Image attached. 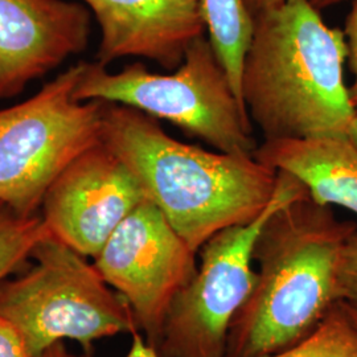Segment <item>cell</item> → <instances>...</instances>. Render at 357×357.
I'll list each match as a JSON object with an SVG mask.
<instances>
[{"instance_id":"cell-1","label":"cell","mask_w":357,"mask_h":357,"mask_svg":"<svg viewBox=\"0 0 357 357\" xmlns=\"http://www.w3.org/2000/svg\"><path fill=\"white\" fill-rule=\"evenodd\" d=\"M101 141L195 253L220 230L252 222L277 191L278 171L255 156L178 141L130 106L103 102Z\"/></svg>"},{"instance_id":"cell-2","label":"cell","mask_w":357,"mask_h":357,"mask_svg":"<svg viewBox=\"0 0 357 357\" xmlns=\"http://www.w3.org/2000/svg\"><path fill=\"white\" fill-rule=\"evenodd\" d=\"M253 20L240 93L265 141L349 135L357 112L344 81V31L307 0H284Z\"/></svg>"},{"instance_id":"cell-3","label":"cell","mask_w":357,"mask_h":357,"mask_svg":"<svg viewBox=\"0 0 357 357\" xmlns=\"http://www.w3.org/2000/svg\"><path fill=\"white\" fill-rule=\"evenodd\" d=\"M356 229L310 195L268 217L253 249L255 286L231 323L225 357L270 355L314 331L339 301L340 257Z\"/></svg>"},{"instance_id":"cell-4","label":"cell","mask_w":357,"mask_h":357,"mask_svg":"<svg viewBox=\"0 0 357 357\" xmlns=\"http://www.w3.org/2000/svg\"><path fill=\"white\" fill-rule=\"evenodd\" d=\"M73 91L78 101L119 103L165 119L217 151L255 156L253 123L225 68L204 35L196 38L183 64L168 75L142 63L112 73L100 63H81Z\"/></svg>"},{"instance_id":"cell-5","label":"cell","mask_w":357,"mask_h":357,"mask_svg":"<svg viewBox=\"0 0 357 357\" xmlns=\"http://www.w3.org/2000/svg\"><path fill=\"white\" fill-rule=\"evenodd\" d=\"M31 259L26 271L0 283V314L20 330L35 356L64 340L90 352L101 339L139 331L126 301L86 257L50 234Z\"/></svg>"},{"instance_id":"cell-6","label":"cell","mask_w":357,"mask_h":357,"mask_svg":"<svg viewBox=\"0 0 357 357\" xmlns=\"http://www.w3.org/2000/svg\"><path fill=\"white\" fill-rule=\"evenodd\" d=\"M78 63L32 98L0 110V203L36 216L52 183L79 153L101 142L102 101L73 96Z\"/></svg>"},{"instance_id":"cell-7","label":"cell","mask_w":357,"mask_h":357,"mask_svg":"<svg viewBox=\"0 0 357 357\" xmlns=\"http://www.w3.org/2000/svg\"><path fill=\"white\" fill-rule=\"evenodd\" d=\"M305 195L310 193L298 178L278 171L275 195L259 216L220 230L202 246L200 266L167 312L160 356H227L231 323L255 286L257 237L277 209Z\"/></svg>"},{"instance_id":"cell-8","label":"cell","mask_w":357,"mask_h":357,"mask_svg":"<svg viewBox=\"0 0 357 357\" xmlns=\"http://www.w3.org/2000/svg\"><path fill=\"white\" fill-rule=\"evenodd\" d=\"M196 255L146 199L94 258V266L126 301L138 330L156 349L171 303L197 270Z\"/></svg>"},{"instance_id":"cell-9","label":"cell","mask_w":357,"mask_h":357,"mask_svg":"<svg viewBox=\"0 0 357 357\" xmlns=\"http://www.w3.org/2000/svg\"><path fill=\"white\" fill-rule=\"evenodd\" d=\"M146 199L131 171L101 141L52 183L41 217L52 236L96 258L115 228Z\"/></svg>"},{"instance_id":"cell-10","label":"cell","mask_w":357,"mask_h":357,"mask_svg":"<svg viewBox=\"0 0 357 357\" xmlns=\"http://www.w3.org/2000/svg\"><path fill=\"white\" fill-rule=\"evenodd\" d=\"M90 11L65 0H0V101L85 51Z\"/></svg>"},{"instance_id":"cell-11","label":"cell","mask_w":357,"mask_h":357,"mask_svg":"<svg viewBox=\"0 0 357 357\" xmlns=\"http://www.w3.org/2000/svg\"><path fill=\"white\" fill-rule=\"evenodd\" d=\"M101 26L97 63L141 57L174 72L204 35L199 0H82Z\"/></svg>"},{"instance_id":"cell-12","label":"cell","mask_w":357,"mask_h":357,"mask_svg":"<svg viewBox=\"0 0 357 357\" xmlns=\"http://www.w3.org/2000/svg\"><path fill=\"white\" fill-rule=\"evenodd\" d=\"M255 158L298 178L318 204L337 205L357 216V147L349 135L264 141Z\"/></svg>"},{"instance_id":"cell-13","label":"cell","mask_w":357,"mask_h":357,"mask_svg":"<svg viewBox=\"0 0 357 357\" xmlns=\"http://www.w3.org/2000/svg\"><path fill=\"white\" fill-rule=\"evenodd\" d=\"M199 3L208 40L241 100L240 81L243 59L253 36V16L243 0H199Z\"/></svg>"},{"instance_id":"cell-14","label":"cell","mask_w":357,"mask_h":357,"mask_svg":"<svg viewBox=\"0 0 357 357\" xmlns=\"http://www.w3.org/2000/svg\"><path fill=\"white\" fill-rule=\"evenodd\" d=\"M259 357H357V324L348 305L337 301L305 339Z\"/></svg>"},{"instance_id":"cell-15","label":"cell","mask_w":357,"mask_h":357,"mask_svg":"<svg viewBox=\"0 0 357 357\" xmlns=\"http://www.w3.org/2000/svg\"><path fill=\"white\" fill-rule=\"evenodd\" d=\"M50 234L43 217L20 216L0 203V283L23 268L33 248Z\"/></svg>"},{"instance_id":"cell-16","label":"cell","mask_w":357,"mask_h":357,"mask_svg":"<svg viewBox=\"0 0 357 357\" xmlns=\"http://www.w3.org/2000/svg\"><path fill=\"white\" fill-rule=\"evenodd\" d=\"M337 296L357 310V229L345 241L339 271H337Z\"/></svg>"},{"instance_id":"cell-17","label":"cell","mask_w":357,"mask_h":357,"mask_svg":"<svg viewBox=\"0 0 357 357\" xmlns=\"http://www.w3.org/2000/svg\"><path fill=\"white\" fill-rule=\"evenodd\" d=\"M0 357H36L20 330L0 314Z\"/></svg>"},{"instance_id":"cell-18","label":"cell","mask_w":357,"mask_h":357,"mask_svg":"<svg viewBox=\"0 0 357 357\" xmlns=\"http://www.w3.org/2000/svg\"><path fill=\"white\" fill-rule=\"evenodd\" d=\"M344 33L347 47H348L347 61H348L349 70L354 75V82L348 88V91H349L351 102L357 112V0H354L352 8L347 16Z\"/></svg>"},{"instance_id":"cell-19","label":"cell","mask_w":357,"mask_h":357,"mask_svg":"<svg viewBox=\"0 0 357 357\" xmlns=\"http://www.w3.org/2000/svg\"><path fill=\"white\" fill-rule=\"evenodd\" d=\"M132 336V342H131V347L128 351V355L125 357H162L159 355V351L150 344L146 337H143L141 332L135 331L131 333ZM82 357H93L90 355V352H86L85 356Z\"/></svg>"},{"instance_id":"cell-20","label":"cell","mask_w":357,"mask_h":357,"mask_svg":"<svg viewBox=\"0 0 357 357\" xmlns=\"http://www.w3.org/2000/svg\"><path fill=\"white\" fill-rule=\"evenodd\" d=\"M284 0H243L248 11L255 17L259 13H265L274 7L281 6Z\"/></svg>"},{"instance_id":"cell-21","label":"cell","mask_w":357,"mask_h":357,"mask_svg":"<svg viewBox=\"0 0 357 357\" xmlns=\"http://www.w3.org/2000/svg\"><path fill=\"white\" fill-rule=\"evenodd\" d=\"M38 357H76L73 356L68 348L65 347L63 342L60 343H56V344L52 345L51 348H48L47 351H44L41 355Z\"/></svg>"},{"instance_id":"cell-22","label":"cell","mask_w":357,"mask_h":357,"mask_svg":"<svg viewBox=\"0 0 357 357\" xmlns=\"http://www.w3.org/2000/svg\"><path fill=\"white\" fill-rule=\"evenodd\" d=\"M307 1L320 11V10L328 8V7H332L335 4H339V3L345 1V0H307Z\"/></svg>"},{"instance_id":"cell-23","label":"cell","mask_w":357,"mask_h":357,"mask_svg":"<svg viewBox=\"0 0 357 357\" xmlns=\"http://www.w3.org/2000/svg\"><path fill=\"white\" fill-rule=\"evenodd\" d=\"M349 139L357 147V115L355 116V119L352 121V125H351V128H349Z\"/></svg>"},{"instance_id":"cell-24","label":"cell","mask_w":357,"mask_h":357,"mask_svg":"<svg viewBox=\"0 0 357 357\" xmlns=\"http://www.w3.org/2000/svg\"><path fill=\"white\" fill-rule=\"evenodd\" d=\"M347 305H348V303H347ZM348 307H349V311H351V315H352V318H354V320H355V321H356V324H357V310H356V308H354V307L349 306V305H348Z\"/></svg>"}]
</instances>
